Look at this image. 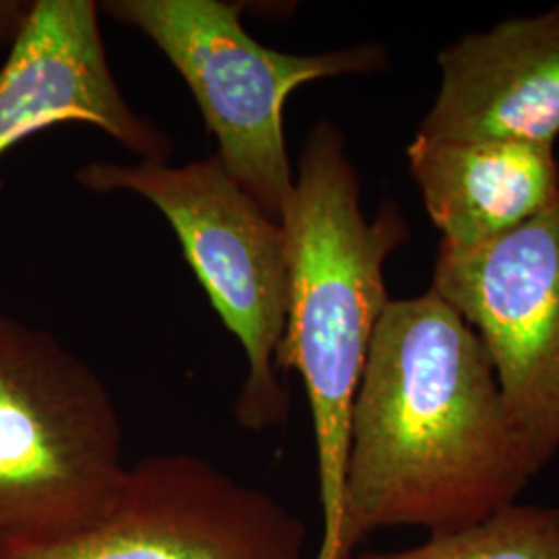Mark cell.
Returning <instances> with one entry per match:
<instances>
[{
    "instance_id": "cell-6",
    "label": "cell",
    "mask_w": 559,
    "mask_h": 559,
    "mask_svg": "<svg viewBox=\"0 0 559 559\" xmlns=\"http://www.w3.org/2000/svg\"><path fill=\"white\" fill-rule=\"evenodd\" d=\"M429 290L483 342L539 475L559 452V200L498 239L440 242Z\"/></svg>"
},
{
    "instance_id": "cell-2",
    "label": "cell",
    "mask_w": 559,
    "mask_h": 559,
    "mask_svg": "<svg viewBox=\"0 0 559 559\" xmlns=\"http://www.w3.org/2000/svg\"><path fill=\"white\" fill-rule=\"evenodd\" d=\"M288 261V311L278 369L297 371L311 408L321 539L313 559H340V524L350 419L369 346L390 302L385 261L411 239L396 201L367 218L346 138L318 120L300 147L282 214Z\"/></svg>"
},
{
    "instance_id": "cell-3",
    "label": "cell",
    "mask_w": 559,
    "mask_h": 559,
    "mask_svg": "<svg viewBox=\"0 0 559 559\" xmlns=\"http://www.w3.org/2000/svg\"><path fill=\"white\" fill-rule=\"evenodd\" d=\"M124 471L117 404L96 371L0 316V559L92 528Z\"/></svg>"
},
{
    "instance_id": "cell-5",
    "label": "cell",
    "mask_w": 559,
    "mask_h": 559,
    "mask_svg": "<svg viewBox=\"0 0 559 559\" xmlns=\"http://www.w3.org/2000/svg\"><path fill=\"white\" fill-rule=\"evenodd\" d=\"M100 11L141 32L170 60L218 140L224 168L278 222L295 185L286 100L311 81L390 67L388 50L373 41L316 55L267 48L245 29L239 4L222 0H108Z\"/></svg>"
},
{
    "instance_id": "cell-1",
    "label": "cell",
    "mask_w": 559,
    "mask_h": 559,
    "mask_svg": "<svg viewBox=\"0 0 559 559\" xmlns=\"http://www.w3.org/2000/svg\"><path fill=\"white\" fill-rule=\"evenodd\" d=\"M535 477L475 330L433 290L390 300L353 406L340 559L383 528L480 522Z\"/></svg>"
},
{
    "instance_id": "cell-11",
    "label": "cell",
    "mask_w": 559,
    "mask_h": 559,
    "mask_svg": "<svg viewBox=\"0 0 559 559\" xmlns=\"http://www.w3.org/2000/svg\"><path fill=\"white\" fill-rule=\"evenodd\" d=\"M359 559H559V506L512 503L456 531L400 551H371Z\"/></svg>"
},
{
    "instance_id": "cell-9",
    "label": "cell",
    "mask_w": 559,
    "mask_h": 559,
    "mask_svg": "<svg viewBox=\"0 0 559 559\" xmlns=\"http://www.w3.org/2000/svg\"><path fill=\"white\" fill-rule=\"evenodd\" d=\"M438 64L440 90L415 135L556 145L559 4L450 41Z\"/></svg>"
},
{
    "instance_id": "cell-4",
    "label": "cell",
    "mask_w": 559,
    "mask_h": 559,
    "mask_svg": "<svg viewBox=\"0 0 559 559\" xmlns=\"http://www.w3.org/2000/svg\"><path fill=\"white\" fill-rule=\"evenodd\" d=\"M75 179L92 193H131L160 212L222 323L245 350L237 423L249 431L284 425L290 394L276 360L288 311L282 224L230 177L216 154L179 166L90 162Z\"/></svg>"
},
{
    "instance_id": "cell-8",
    "label": "cell",
    "mask_w": 559,
    "mask_h": 559,
    "mask_svg": "<svg viewBox=\"0 0 559 559\" xmlns=\"http://www.w3.org/2000/svg\"><path fill=\"white\" fill-rule=\"evenodd\" d=\"M59 124L96 127L141 160L168 162L175 152L160 124L124 98L94 0H32L0 67V156Z\"/></svg>"
},
{
    "instance_id": "cell-10",
    "label": "cell",
    "mask_w": 559,
    "mask_h": 559,
    "mask_svg": "<svg viewBox=\"0 0 559 559\" xmlns=\"http://www.w3.org/2000/svg\"><path fill=\"white\" fill-rule=\"evenodd\" d=\"M406 158L443 245L498 239L559 200L556 145L415 135Z\"/></svg>"
},
{
    "instance_id": "cell-12",
    "label": "cell",
    "mask_w": 559,
    "mask_h": 559,
    "mask_svg": "<svg viewBox=\"0 0 559 559\" xmlns=\"http://www.w3.org/2000/svg\"><path fill=\"white\" fill-rule=\"evenodd\" d=\"M32 9V0H0V46L11 48L17 40Z\"/></svg>"
},
{
    "instance_id": "cell-7",
    "label": "cell",
    "mask_w": 559,
    "mask_h": 559,
    "mask_svg": "<svg viewBox=\"0 0 559 559\" xmlns=\"http://www.w3.org/2000/svg\"><path fill=\"white\" fill-rule=\"evenodd\" d=\"M307 539L272 493L193 454H152L127 466L92 528L4 559H309Z\"/></svg>"
}]
</instances>
